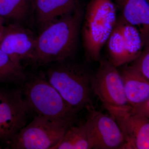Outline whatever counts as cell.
I'll return each mask as SVG.
<instances>
[{"mask_svg": "<svg viewBox=\"0 0 149 149\" xmlns=\"http://www.w3.org/2000/svg\"><path fill=\"white\" fill-rule=\"evenodd\" d=\"M84 12L81 3L42 27L30 63L41 66L72 59L77 51Z\"/></svg>", "mask_w": 149, "mask_h": 149, "instance_id": "obj_1", "label": "cell"}, {"mask_svg": "<svg viewBox=\"0 0 149 149\" xmlns=\"http://www.w3.org/2000/svg\"><path fill=\"white\" fill-rule=\"evenodd\" d=\"M72 59L54 63L45 75L67 103L79 111L93 105L92 95L95 72L87 65Z\"/></svg>", "mask_w": 149, "mask_h": 149, "instance_id": "obj_2", "label": "cell"}, {"mask_svg": "<svg viewBox=\"0 0 149 149\" xmlns=\"http://www.w3.org/2000/svg\"><path fill=\"white\" fill-rule=\"evenodd\" d=\"M113 0H91L85 8L81 31L85 55L88 61L97 62L117 20Z\"/></svg>", "mask_w": 149, "mask_h": 149, "instance_id": "obj_3", "label": "cell"}, {"mask_svg": "<svg viewBox=\"0 0 149 149\" xmlns=\"http://www.w3.org/2000/svg\"><path fill=\"white\" fill-rule=\"evenodd\" d=\"M77 118H53L36 115L8 143L14 149H53Z\"/></svg>", "mask_w": 149, "mask_h": 149, "instance_id": "obj_4", "label": "cell"}, {"mask_svg": "<svg viewBox=\"0 0 149 149\" xmlns=\"http://www.w3.org/2000/svg\"><path fill=\"white\" fill-rule=\"evenodd\" d=\"M22 91L29 110L37 115L53 118H77L78 111L67 103L45 74L30 78Z\"/></svg>", "mask_w": 149, "mask_h": 149, "instance_id": "obj_5", "label": "cell"}, {"mask_svg": "<svg viewBox=\"0 0 149 149\" xmlns=\"http://www.w3.org/2000/svg\"><path fill=\"white\" fill-rule=\"evenodd\" d=\"M22 90L0 89V141L8 143L27 125L29 107Z\"/></svg>", "mask_w": 149, "mask_h": 149, "instance_id": "obj_6", "label": "cell"}, {"mask_svg": "<svg viewBox=\"0 0 149 149\" xmlns=\"http://www.w3.org/2000/svg\"><path fill=\"white\" fill-rule=\"evenodd\" d=\"M86 109L88 116L85 123L89 149H120L124 137L114 118L97 110L93 105Z\"/></svg>", "mask_w": 149, "mask_h": 149, "instance_id": "obj_7", "label": "cell"}, {"mask_svg": "<svg viewBox=\"0 0 149 149\" xmlns=\"http://www.w3.org/2000/svg\"><path fill=\"white\" fill-rule=\"evenodd\" d=\"M103 107L117 123L123 135L124 143L120 149H149V118L134 114L129 104Z\"/></svg>", "mask_w": 149, "mask_h": 149, "instance_id": "obj_8", "label": "cell"}, {"mask_svg": "<svg viewBox=\"0 0 149 149\" xmlns=\"http://www.w3.org/2000/svg\"><path fill=\"white\" fill-rule=\"evenodd\" d=\"M99 62V67L93 79V93L103 106L120 107L129 104L117 68L107 59L101 58Z\"/></svg>", "mask_w": 149, "mask_h": 149, "instance_id": "obj_9", "label": "cell"}, {"mask_svg": "<svg viewBox=\"0 0 149 149\" xmlns=\"http://www.w3.org/2000/svg\"><path fill=\"white\" fill-rule=\"evenodd\" d=\"M106 44L108 60L117 68L133 61L141 47L138 34L130 26L121 24L119 16Z\"/></svg>", "mask_w": 149, "mask_h": 149, "instance_id": "obj_10", "label": "cell"}, {"mask_svg": "<svg viewBox=\"0 0 149 149\" xmlns=\"http://www.w3.org/2000/svg\"><path fill=\"white\" fill-rule=\"evenodd\" d=\"M37 36L21 24L9 23L0 40V48L16 63L31 62L35 51Z\"/></svg>", "mask_w": 149, "mask_h": 149, "instance_id": "obj_11", "label": "cell"}, {"mask_svg": "<svg viewBox=\"0 0 149 149\" xmlns=\"http://www.w3.org/2000/svg\"><path fill=\"white\" fill-rule=\"evenodd\" d=\"M121 16L136 26L141 34L144 47L149 45V0H113Z\"/></svg>", "mask_w": 149, "mask_h": 149, "instance_id": "obj_12", "label": "cell"}, {"mask_svg": "<svg viewBox=\"0 0 149 149\" xmlns=\"http://www.w3.org/2000/svg\"><path fill=\"white\" fill-rule=\"evenodd\" d=\"M37 22L42 27L59 17L72 11L80 0H34Z\"/></svg>", "mask_w": 149, "mask_h": 149, "instance_id": "obj_13", "label": "cell"}, {"mask_svg": "<svg viewBox=\"0 0 149 149\" xmlns=\"http://www.w3.org/2000/svg\"><path fill=\"white\" fill-rule=\"evenodd\" d=\"M120 72L128 104L138 103L149 99V80L124 65Z\"/></svg>", "mask_w": 149, "mask_h": 149, "instance_id": "obj_14", "label": "cell"}, {"mask_svg": "<svg viewBox=\"0 0 149 149\" xmlns=\"http://www.w3.org/2000/svg\"><path fill=\"white\" fill-rule=\"evenodd\" d=\"M34 12V0H0V17L10 23L21 24Z\"/></svg>", "mask_w": 149, "mask_h": 149, "instance_id": "obj_15", "label": "cell"}, {"mask_svg": "<svg viewBox=\"0 0 149 149\" xmlns=\"http://www.w3.org/2000/svg\"><path fill=\"white\" fill-rule=\"evenodd\" d=\"M74 124L67 129L61 141L53 149H89L85 123Z\"/></svg>", "mask_w": 149, "mask_h": 149, "instance_id": "obj_16", "label": "cell"}, {"mask_svg": "<svg viewBox=\"0 0 149 149\" xmlns=\"http://www.w3.org/2000/svg\"><path fill=\"white\" fill-rule=\"evenodd\" d=\"M25 79L23 66L13 61L0 48V84L22 83Z\"/></svg>", "mask_w": 149, "mask_h": 149, "instance_id": "obj_17", "label": "cell"}, {"mask_svg": "<svg viewBox=\"0 0 149 149\" xmlns=\"http://www.w3.org/2000/svg\"><path fill=\"white\" fill-rule=\"evenodd\" d=\"M142 52L133 61L127 65L130 69L149 80V46L144 47Z\"/></svg>", "mask_w": 149, "mask_h": 149, "instance_id": "obj_18", "label": "cell"}, {"mask_svg": "<svg viewBox=\"0 0 149 149\" xmlns=\"http://www.w3.org/2000/svg\"><path fill=\"white\" fill-rule=\"evenodd\" d=\"M130 107L134 114L149 118V99L138 103L130 105Z\"/></svg>", "mask_w": 149, "mask_h": 149, "instance_id": "obj_19", "label": "cell"}, {"mask_svg": "<svg viewBox=\"0 0 149 149\" xmlns=\"http://www.w3.org/2000/svg\"><path fill=\"white\" fill-rule=\"evenodd\" d=\"M5 22H6L0 17V40L2 37L5 29L6 25L5 24Z\"/></svg>", "mask_w": 149, "mask_h": 149, "instance_id": "obj_20", "label": "cell"}, {"mask_svg": "<svg viewBox=\"0 0 149 149\" xmlns=\"http://www.w3.org/2000/svg\"><path fill=\"white\" fill-rule=\"evenodd\" d=\"M0 149H1V147H0Z\"/></svg>", "mask_w": 149, "mask_h": 149, "instance_id": "obj_21", "label": "cell"}]
</instances>
